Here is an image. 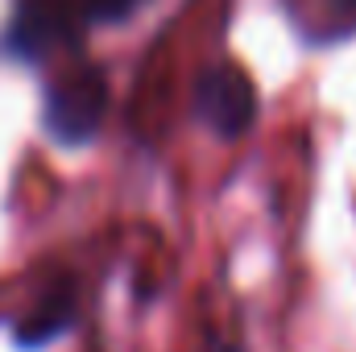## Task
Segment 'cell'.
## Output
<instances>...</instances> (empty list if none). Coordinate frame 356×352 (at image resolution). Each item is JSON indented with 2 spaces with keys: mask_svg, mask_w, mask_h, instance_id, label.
I'll return each instance as SVG.
<instances>
[{
  "mask_svg": "<svg viewBox=\"0 0 356 352\" xmlns=\"http://www.w3.org/2000/svg\"><path fill=\"white\" fill-rule=\"evenodd\" d=\"M108 116V75L99 67H75L54 79L42 99V133L63 150H88Z\"/></svg>",
  "mask_w": 356,
  "mask_h": 352,
  "instance_id": "cell-1",
  "label": "cell"
},
{
  "mask_svg": "<svg viewBox=\"0 0 356 352\" xmlns=\"http://www.w3.org/2000/svg\"><path fill=\"white\" fill-rule=\"evenodd\" d=\"M207 352H241V349H236V344H224V340H216Z\"/></svg>",
  "mask_w": 356,
  "mask_h": 352,
  "instance_id": "cell-6",
  "label": "cell"
},
{
  "mask_svg": "<svg viewBox=\"0 0 356 352\" xmlns=\"http://www.w3.org/2000/svg\"><path fill=\"white\" fill-rule=\"evenodd\" d=\"M327 8H332L336 17H348V21L356 17V0H327Z\"/></svg>",
  "mask_w": 356,
  "mask_h": 352,
  "instance_id": "cell-5",
  "label": "cell"
},
{
  "mask_svg": "<svg viewBox=\"0 0 356 352\" xmlns=\"http://www.w3.org/2000/svg\"><path fill=\"white\" fill-rule=\"evenodd\" d=\"M79 323V290L75 282L63 273L54 278L13 323V344L21 352H42L50 344H58L63 336H71Z\"/></svg>",
  "mask_w": 356,
  "mask_h": 352,
  "instance_id": "cell-3",
  "label": "cell"
},
{
  "mask_svg": "<svg viewBox=\"0 0 356 352\" xmlns=\"http://www.w3.org/2000/svg\"><path fill=\"white\" fill-rule=\"evenodd\" d=\"M50 4L54 13H63L67 21H75L83 33L88 25H108V21H124L141 0H42Z\"/></svg>",
  "mask_w": 356,
  "mask_h": 352,
  "instance_id": "cell-4",
  "label": "cell"
},
{
  "mask_svg": "<svg viewBox=\"0 0 356 352\" xmlns=\"http://www.w3.org/2000/svg\"><path fill=\"white\" fill-rule=\"evenodd\" d=\"M191 108H195V120L220 137V141H241L253 125H257V112H261V99L253 79L232 67V63H211L195 75V91H191Z\"/></svg>",
  "mask_w": 356,
  "mask_h": 352,
  "instance_id": "cell-2",
  "label": "cell"
}]
</instances>
